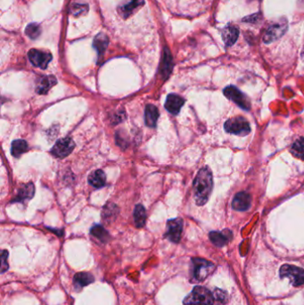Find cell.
I'll use <instances>...</instances> for the list:
<instances>
[{"label": "cell", "instance_id": "cell-1", "mask_svg": "<svg viewBox=\"0 0 304 305\" xmlns=\"http://www.w3.org/2000/svg\"><path fill=\"white\" fill-rule=\"evenodd\" d=\"M214 188L213 173L208 167H203L198 172L193 183L194 197L197 205H205L208 202Z\"/></svg>", "mask_w": 304, "mask_h": 305}, {"label": "cell", "instance_id": "cell-2", "mask_svg": "<svg viewBox=\"0 0 304 305\" xmlns=\"http://www.w3.org/2000/svg\"><path fill=\"white\" fill-rule=\"evenodd\" d=\"M214 294L210 290L197 286L183 303L186 305H214Z\"/></svg>", "mask_w": 304, "mask_h": 305}, {"label": "cell", "instance_id": "cell-3", "mask_svg": "<svg viewBox=\"0 0 304 305\" xmlns=\"http://www.w3.org/2000/svg\"><path fill=\"white\" fill-rule=\"evenodd\" d=\"M215 266L213 263L201 258L192 259V278L197 282H201L213 273Z\"/></svg>", "mask_w": 304, "mask_h": 305}, {"label": "cell", "instance_id": "cell-4", "mask_svg": "<svg viewBox=\"0 0 304 305\" xmlns=\"http://www.w3.org/2000/svg\"><path fill=\"white\" fill-rule=\"evenodd\" d=\"M224 129L230 134L244 137L251 132V126L246 118L239 116L231 118L225 122Z\"/></svg>", "mask_w": 304, "mask_h": 305}, {"label": "cell", "instance_id": "cell-5", "mask_svg": "<svg viewBox=\"0 0 304 305\" xmlns=\"http://www.w3.org/2000/svg\"><path fill=\"white\" fill-rule=\"evenodd\" d=\"M280 277L288 279L294 286L304 284V270L297 266L285 264L280 268Z\"/></svg>", "mask_w": 304, "mask_h": 305}, {"label": "cell", "instance_id": "cell-6", "mask_svg": "<svg viewBox=\"0 0 304 305\" xmlns=\"http://www.w3.org/2000/svg\"><path fill=\"white\" fill-rule=\"evenodd\" d=\"M225 96L233 101L235 105H238L244 110L249 111L251 108V102L247 97L246 94H244L241 90H238L235 86H229L223 90Z\"/></svg>", "mask_w": 304, "mask_h": 305}, {"label": "cell", "instance_id": "cell-7", "mask_svg": "<svg viewBox=\"0 0 304 305\" xmlns=\"http://www.w3.org/2000/svg\"><path fill=\"white\" fill-rule=\"evenodd\" d=\"M75 143L71 137H64L57 140L51 149V153L54 157L64 158L73 151Z\"/></svg>", "mask_w": 304, "mask_h": 305}, {"label": "cell", "instance_id": "cell-8", "mask_svg": "<svg viewBox=\"0 0 304 305\" xmlns=\"http://www.w3.org/2000/svg\"><path fill=\"white\" fill-rule=\"evenodd\" d=\"M28 57L34 66L40 69L47 68L48 63L52 60V55L50 53L35 48H32L29 51Z\"/></svg>", "mask_w": 304, "mask_h": 305}, {"label": "cell", "instance_id": "cell-9", "mask_svg": "<svg viewBox=\"0 0 304 305\" xmlns=\"http://www.w3.org/2000/svg\"><path fill=\"white\" fill-rule=\"evenodd\" d=\"M287 27L288 25L286 21H280L278 23H274L271 26L268 27L263 36L264 42L271 43L282 37L287 31Z\"/></svg>", "mask_w": 304, "mask_h": 305}, {"label": "cell", "instance_id": "cell-10", "mask_svg": "<svg viewBox=\"0 0 304 305\" xmlns=\"http://www.w3.org/2000/svg\"><path fill=\"white\" fill-rule=\"evenodd\" d=\"M183 230V221L179 218L170 220L167 223L165 237L172 243H179L181 238Z\"/></svg>", "mask_w": 304, "mask_h": 305}, {"label": "cell", "instance_id": "cell-11", "mask_svg": "<svg viewBox=\"0 0 304 305\" xmlns=\"http://www.w3.org/2000/svg\"><path fill=\"white\" fill-rule=\"evenodd\" d=\"M144 4V0H123V3L118 7V11L122 17L126 19L132 16Z\"/></svg>", "mask_w": 304, "mask_h": 305}, {"label": "cell", "instance_id": "cell-12", "mask_svg": "<svg viewBox=\"0 0 304 305\" xmlns=\"http://www.w3.org/2000/svg\"><path fill=\"white\" fill-rule=\"evenodd\" d=\"M251 205V195L246 192H239L235 195L232 201V208L235 210L245 211L247 210Z\"/></svg>", "mask_w": 304, "mask_h": 305}, {"label": "cell", "instance_id": "cell-13", "mask_svg": "<svg viewBox=\"0 0 304 305\" xmlns=\"http://www.w3.org/2000/svg\"><path fill=\"white\" fill-rule=\"evenodd\" d=\"M185 104V99L177 94H170L165 102L166 110L174 115H177Z\"/></svg>", "mask_w": 304, "mask_h": 305}, {"label": "cell", "instance_id": "cell-14", "mask_svg": "<svg viewBox=\"0 0 304 305\" xmlns=\"http://www.w3.org/2000/svg\"><path fill=\"white\" fill-rule=\"evenodd\" d=\"M209 237H210V240L216 247L222 248L231 240L232 232L229 229H226L221 232L212 231L209 234Z\"/></svg>", "mask_w": 304, "mask_h": 305}, {"label": "cell", "instance_id": "cell-15", "mask_svg": "<svg viewBox=\"0 0 304 305\" xmlns=\"http://www.w3.org/2000/svg\"><path fill=\"white\" fill-rule=\"evenodd\" d=\"M221 37L227 47L233 46L239 37V30L235 26H227L221 32Z\"/></svg>", "mask_w": 304, "mask_h": 305}, {"label": "cell", "instance_id": "cell-16", "mask_svg": "<svg viewBox=\"0 0 304 305\" xmlns=\"http://www.w3.org/2000/svg\"><path fill=\"white\" fill-rule=\"evenodd\" d=\"M159 110L154 105H147L144 110V121L146 126L155 128L159 119Z\"/></svg>", "mask_w": 304, "mask_h": 305}, {"label": "cell", "instance_id": "cell-17", "mask_svg": "<svg viewBox=\"0 0 304 305\" xmlns=\"http://www.w3.org/2000/svg\"><path fill=\"white\" fill-rule=\"evenodd\" d=\"M56 83H57V80L55 79V77L44 76L38 80L37 87H36V91H37V93L41 94V95L47 94L48 90H50Z\"/></svg>", "mask_w": 304, "mask_h": 305}, {"label": "cell", "instance_id": "cell-18", "mask_svg": "<svg viewBox=\"0 0 304 305\" xmlns=\"http://www.w3.org/2000/svg\"><path fill=\"white\" fill-rule=\"evenodd\" d=\"M172 67H173V63H172L171 53L168 48H165L164 53H163L161 65V75L162 79H166L170 76L171 71H172Z\"/></svg>", "mask_w": 304, "mask_h": 305}, {"label": "cell", "instance_id": "cell-19", "mask_svg": "<svg viewBox=\"0 0 304 305\" xmlns=\"http://www.w3.org/2000/svg\"><path fill=\"white\" fill-rule=\"evenodd\" d=\"M35 193V187L33 183H28V184L23 185L21 187L17 196L15 198V202H19V203H23L24 201L30 200L32 199Z\"/></svg>", "mask_w": 304, "mask_h": 305}, {"label": "cell", "instance_id": "cell-20", "mask_svg": "<svg viewBox=\"0 0 304 305\" xmlns=\"http://www.w3.org/2000/svg\"><path fill=\"white\" fill-rule=\"evenodd\" d=\"M92 282H94V277L89 272L77 273L73 278V285L76 290H80Z\"/></svg>", "mask_w": 304, "mask_h": 305}, {"label": "cell", "instance_id": "cell-21", "mask_svg": "<svg viewBox=\"0 0 304 305\" xmlns=\"http://www.w3.org/2000/svg\"><path fill=\"white\" fill-rule=\"evenodd\" d=\"M89 182L96 189L103 188L107 183L106 174L102 170H96L89 176Z\"/></svg>", "mask_w": 304, "mask_h": 305}, {"label": "cell", "instance_id": "cell-22", "mask_svg": "<svg viewBox=\"0 0 304 305\" xmlns=\"http://www.w3.org/2000/svg\"><path fill=\"white\" fill-rule=\"evenodd\" d=\"M134 221L137 228H143L146 221V211L142 205H136L134 210Z\"/></svg>", "mask_w": 304, "mask_h": 305}, {"label": "cell", "instance_id": "cell-23", "mask_svg": "<svg viewBox=\"0 0 304 305\" xmlns=\"http://www.w3.org/2000/svg\"><path fill=\"white\" fill-rule=\"evenodd\" d=\"M28 149H29V147H28V144L25 140L17 139V140H15L14 142L12 143L11 152H12L13 156L18 158L20 157L21 154L27 152Z\"/></svg>", "mask_w": 304, "mask_h": 305}, {"label": "cell", "instance_id": "cell-24", "mask_svg": "<svg viewBox=\"0 0 304 305\" xmlns=\"http://www.w3.org/2000/svg\"><path fill=\"white\" fill-rule=\"evenodd\" d=\"M94 48H96V51L98 53L99 57L104 55V53L107 49L108 46V38L105 34H98L95 38L93 42Z\"/></svg>", "mask_w": 304, "mask_h": 305}, {"label": "cell", "instance_id": "cell-25", "mask_svg": "<svg viewBox=\"0 0 304 305\" xmlns=\"http://www.w3.org/2000/svg\"><path fill=\"white\" fill-rule=\"evenodd\" d=\"M90 234L94 237H96L97 240L102 243H107L110 236L109 233L106 230V229L101 225H95L91 229Z\"/></svg>", "mask_w": 304, "mask_h": 305}, {"label": "cell", "instance_id": "cell-26", "mask_svg": "<svg viewBox=\"0 0 304 305\" xmlns=\"http://www.w3.org/2000/svg\"><path fill=\"white\" fill-rule=\"evenodd\" d=\"M290 152L295 157L304 161V137H300L294 141L290 148Z\"/></svg>", "mask_w": 304, "mask_h": 305}, {"label": "cell", "instance_id": "cell-27", "mask_svg": "<svg viewBox=\"0 0 304 305\" xmlns=\"http://www.w3.org/2000/svg\"><path fill=\"white\" fill-rule=\"evenodd\" d=\"M25 33L28 37L31 38L32 39H35L39 37L41 33V28L39 26V24H37L36 22H32L26 27Z\"/></svg>", "mask_w": 304, "mask_h": 305}, {"label": "cell", "instance_id": "cell-28", "mask_svg": "<svg viewBox=\"0 0 304 305\" xmlns=\"http://www.w3.org/2000/svg\"><path fill=\"white\" fill-rule=\"evenodd\" d=\"M117 206L113 204H108L105 206L103 210V219L106 221H109L110 219H113L115 216L117 215Z\"/></svg>", "mask_w": 304, "mask_h": 305}, {"label": "cell", "instance_id": "cell-29", "mask_svg": "<svg viewBox=\"0 0 304 305\" xmlns=\"http://www.w3.org/2000/svg\"><path fill=\"white\" fill-rule=\"evenodd\" d=\"M214 295V299H215V301H216L217 303H219V305H225V304H227L228 299H229L228 294H227L225 291H223V290H215Z\"/></svg>", "mask_w": 304, "mask_h": 305}, {"label": "cell", "instance_id": "cell-30", "mask_svg": "<svg viewBox=\"0 0 304 305\" xmlns=\"http://www.w3.org/2000/svg\"><path fill=\"white\" fill-rule=\"evenodd\" d=\"M7 258H8V252L5 250L2 252V256H1V273H5V271L8 269Z\"/></svg>", "mask_w": 304, "mask_h": 305}, {"label": "cell", "instance_id": "cell-31", "mask_svg": "<svg viewBox=\"0 0 304 305\" xmlns=\"http://www.w3.org/2000/svg\"><path fill=\"white\" fill-rule=\"evenodd\" d=\"M88 11V5H73L72 6V13L73 16H79Z\"/></svg>", "mask_w": 304, "mask_h": 305}, {"label": "cell", "instance_id": "cell-32", "mask_svg": "<svg viewBox=\"0 0 304 305\" xmlns=\"http://www.w3.org/2000/svg\"><path fill=\"white\" fill-rule=\"evenodd\" d=\"M124 118H125V114H124V112L122 111L118 114H116L115 117H113V123H119V122L123 121Z\"/></svg>", "mask_w": 304, "mask_h": 305}, {"label": "cell", "instance_id": "cell-33", "mask_svg": "<svg viewBox=\"0 0 304 305\" xmlns=\"http://www.w3.org/2000/svg\"><path fill=\"white\" fill-rule=\"evenodd\" d=\"M259 1H261V0H259Z\"/></svg>", "mask_w": 304, "mask_h": 305}]
</instances>
